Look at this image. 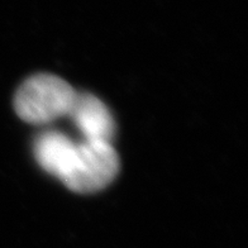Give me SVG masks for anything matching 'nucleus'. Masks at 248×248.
<instances>
[{"label": "nucleus", "instance_id": "nucleus-3", "mask_svg": "<svg viewBox=\"0 0 248 248\" xmlns=\"http://www.w3.org/2000/svg\"><path fill=\"white\" fill-rule=\"evenodd\" d=\"M69 117L85 136L86 140L110 143L114 137V118L108 107L95 95L76 93Z\"/></svg>", "mask_w": 248, "mask_h": 248}, {"label": "nucleus", "instance_id": "nucleus-2", "mask_svg": "<svg viewBox=\"0 0 248 248\" xmlns=\"http://www.w3.org/2000/svg\"><path fill=\"white\" fill-rule=\"evenodd\" d=\"M118 171L119 157L110 143L86 140L76 146L75 155L61 181L75 193H95L107 187Z\"/></svg>", "mask_w": 248, "mask_h": 248}, {"label": "nucleus", "instance_id": "nucleus-4", "mask_svg": "<svg viewBox=\"0 0 248 248\" xmlns=\"http://www.w3.org/2000/svg\"><path fill=\"white\" fill-rule=\"evenodd\" d=\"M76 146L61 132H46L37 138L34 156L43 170L61 179L75 155Z\"/></svg>", "mask_w": 248, "mask_h": 248}, {"label": "nucleus", "instance_id": "nucleus-1", "mask_svg": "<svg viewBox=\"0 0 248 248\" xmlns=\"http://www.w3.org/2000/svg\"><path fill=\"white\" fill-rule=\"evenodd\" d=\"M76 92L59 76L38 74L27 78L16 90L14 108L24 122L46 124L69 115Z\"/></svg>", "mask_w": 248, "mask_h": 248}]
</instances>
